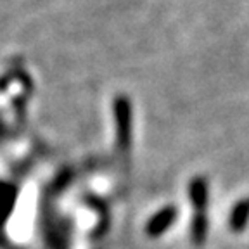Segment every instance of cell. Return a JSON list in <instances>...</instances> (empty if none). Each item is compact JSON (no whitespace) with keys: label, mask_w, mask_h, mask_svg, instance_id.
<instances>
[{"label":"cell","mask_w":249,"mask_h":249,"mask_svg":"<svg viewBox=\"0 0 249 249\" xmlns=\"http://www.w3.org/2000/svg\"><path fill=\"white\" fill-rule=\"evenodd\" d=\"M249 220V199H244L233 208L232 216H230V227L233 230H242Z\"/></svg>","instance_id":"obj_1"}]
</instances>
